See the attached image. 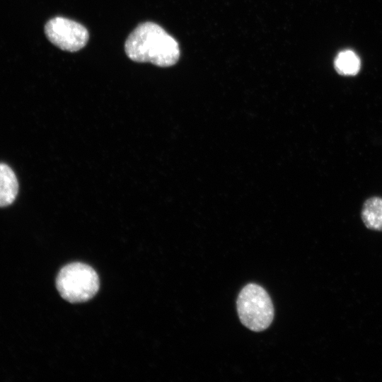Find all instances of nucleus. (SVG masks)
Here are the masks:
<instances>
[{
    "mask_svg": "<svg viewBox=\"0 0 382 382\" xmlns=\"http://www.w3.org/2000/svg\"><path fill=\"white\" fill-rule=\"evenodd\" d=\"M125 50L134 62H150L161 67L174 65L180 57L178 42L152 22L139 25L130 33L125 42Z\"/></svg>",
    "mask_w": 382,
    "mask_h": 382,
    "instance_id": "obj_1",
    "label": "nucleus"
},
{
    "mask_svg": "<svg viewBox=\"0 0 382 382\" xmlns=\"http://www.w3.org/2000/svg\"><path fill=\"white\" fill-rule=\"evenodd\" d=\"M237 311L242 324L255 332L267 329L274 318L270 296L255 284H248L242 289L237 299Z\"/></svg>",
    "mask_w": 382,
    "mask_h": 382,
    "instance_id": "obj_2",
    "label": "nucleus"
},
{
    "mask_svg": "<svg viewBox=\"0 0 382 382\" xmlns=\"http://www.w3.org/2000/svg\"><path fill=\"white\" fill-rule=\"evenodd\" d=\"M56 286L63 299L71 303H80L96 295L99 289V279L89 265L74 262L61 269Z\"/></svg>",
    "mask_w": 382,
    "mask_h": 382,
    "instance_id": "obj_3",
    "label": "nucleus"
},
{
    "mask_svg": "<svg viewBox=\"0 0 382 382\" xmlns=\"http://www.w3.org/2000/svg\"><path fill=\"white\" fill-rule=\"evenodd\" d=\"M47 39L62 50L76 52L83 48L88 40V33L81 24L72 20L56 17L45 26Z\"/></svg>",
    "mask_w": 382,
    "mask_h": 382,
    "instance_id": "obj_4",
    "label": "nucleus"
},
{
    "mask_svg": "<svg viewBox=\"0 0 382 382\" xmlns=\"http://www.w3.org/2000/svg\"><path fill=\"white\" fill-rule=\"evenodd\" d=\"M18 192V183L13 170L0 163V207L11 204Z\"/></svg>",
    "mask_w": 382,
    "mask_h": 382,
    "instance_id": "obj_5",
    "label": "nucleus"
},
{
    "mask_svg": "<svg viewBox=\"0 0 382 382\" xmlns=\"http://www.w3.org/2000/svg\"><path fill=\"white\" fill-rule=\"evenodd\" d=\"M361 216L368 228L382 231V197L368 198L363 204Z\"/></svg>",
    "mask_w": 382,
    "mask_h": 382,
    "instance_id": "obj_6",
    "label": "nucleus"
},
{
    "mask_svg": "<svg viewBox=\"0 0 382 382\" xmlns=\"http://www.w3.org/2000/svg\"><path fill=\"white\" fill-rule=\"evenodd\" d=\"M336 71L342 75L353 76L359 72L360 60L358 56L352 50L340 52L335 59Z\"/></svg>",
    "mask_w": 382,
    "mask_h": 382,
    "instance_id": "obj_7",
    "label": "nucleus"
}]
</instances>
